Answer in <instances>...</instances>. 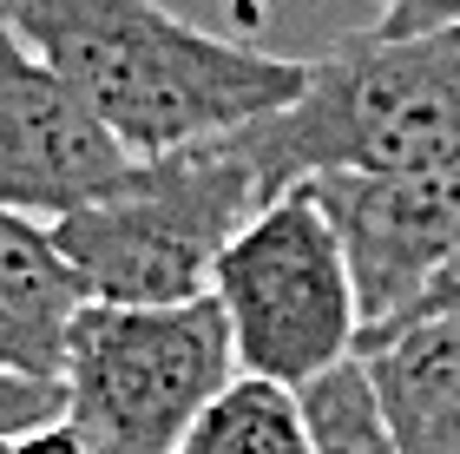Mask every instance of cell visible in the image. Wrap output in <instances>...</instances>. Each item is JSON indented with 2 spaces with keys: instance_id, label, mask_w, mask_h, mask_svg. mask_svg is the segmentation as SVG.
I'll use <instances>...</instances> for the list:
<instances>
[{
  "instance_id": "cell-1",
  "label": "cell",
  "mask_w": 460,
  "mask_h": 454,
  "mask_svg": "<svg viewBox=\"0 0 460 454\" xmlns=\"http://www.w3.org/2000/svg\"><path fill=\"white\" fill-rule=\"evenodd\" d=\"M0 20L66 79L125 158L230 138L309 86V59L224 40L158 0H0Z\"/></svg>"
},
{
  "instance_id": "cell-2",
  "label": "cell",
  "mask_w": 460,
  "mask_h": 454,
  "mask_svg": "<svg viewBox=\"0 0 460 454\" xmlns=\"http://www.w3.org/2000/svg\"><path fill=\"white\" fill-rule=\"evenodd\" d=\"M237 138L270 198L323 172H460V27L349 33L309 59V86L283 112Z\"/></svg>"
},
{
  "instance_id": "cell-3",
  "label": "cell",
  "mask_w": 460,
  "mask_h": 454,
  "mask_svg": "<svg viewBox=\"0 0 460 454\" xmlns=\"http://www.w3.org/2000/svg\"><path fill=\"white\" fill-rule=\"evenodd\" d=\"M270 191L250 165L243 138H204V146L132 158L112 191L53 218L59 251L73 257L93 303H191L211 297V271L224 244L250 224Z\"/></svg>"
},
{
  "instance_id": "cell-4",
  "label": "cell",
  "mask_w": 460,
  "mask_h": 454,
  "mask_svg": "<svg viewBox=\"0 0 460 454\" xmlns=\"http://www.w3.org/2000/svg\"><path fill=\"white\" fill-rule=\"evenodd\" d=\"M237 376L217 297L191 303H86L66 343V428L93 454H178L204 402Z\"/></svg>"
},
{
  "instance_id": "cell-5",
  "label": "cell",
  "mask_w": 460,
  "mask_h": 454,
  "mask_svg": "<svg viewBox=\"0 0 460 454\" xmlns=\"http://www.w3.org/2000/svg\"><path fill=\"white\" fill-rule=\"evenodd\" d=\"M211 297L230 323L243 376L309 388L362 349L349 257L309 184H289L250 211V224L224 244L211 271Z\"/></svg>"
},
{
  "instance_id": "cell-6",
  "label": "cell",
  "mask_w": 460,
  "mask_h": 454,
  "mask_svg": "<svg viewBox=\"0 0 460 454\" xmlns=\"http://www.w3.org/2000/svg\"><path fill=\"white\" fill-rule=\"evenodd\" d=\"M303 184L349 257L362 343L394 329L460 251V172H323Z\"/></svg>"
},
{
  "instance_id": "cell-7",
  "label": "cell",
  "mask_w": 460,
  "mask_h": 454,
  "mask_svg": "<svg viewBox=\"0 0 460 454\" xmlns=\"http://www.w3.org/2000/svg\"><path fill=\"white\" fill-rule=\"evenodd\" d=\"M132 172L125 146L0 20V211L66 218Z\"/></svg>"
},
{
  "instance_id": "cell-8",
  "label": "cell",
  "mask_w": 460,
  "mask_h": 454,
  "mask_svg": "<svg viewBox=\"0 0 460 454\" xmlns=\"http://www.w3.org/2000/svg\"><path fill=\"white\" fill-rule=\"evenodd\" d=\"M73 257L59 251L47 218L0 211V369L33 382H59L73 323L86 309Z\"/></svg>"
},
{
  "instance_id": "cell-9",
  "label": "cell",
  "mask_w": 460,
  "mask_h": 454,
  "mask_svg": "<svg viewBox=\"0 0 460 454\" xmlns=\"http://www.w3.org/2000/svg\"><path fill=\"white\" fill-rule=\"evenodd\" d=\"M355 356L408 454H460V316L394 323Z\"/></svg>"
},
{
  "instance_id": "cell-10",
  "label": "cell",
  "mask_w": 460,
  "mask_h": 454,
  "mask_svg": "<svg viewBox=\"0 0 460 454\" xmlns=\"http://www.w3.org/2000/svg\"><path fill=\"white\" fill-rule=\"evenodd\" d=\"M178 454H316V448H309V415L296 388L237 369L204 402V415L178 441Z\"/></svg>"
},
{
  "instance_id": "cell-11",
  "label": "cell",
  "mask_w": 460,
  "mask_h": 454,
  "mask_svg": "<svg viewBox=\"0 0 460 454\" xmlns=\"http://www.w3.org/2000/svg\"><path fill=\"white\" fill-rule=\"evenodd\" d=\"M296 396H303L309 448L316 454H408L394 441V428L382 422V402H375V388H368L362 356L316 376L309 388H296Z\"/></svg>"
},
{
  "instance_id": "cell-12",
  "label": "cell",
  "mask_w": 460,
  "mask_h": 454,
  "mask_svg": "<svg viewBox=\"0 0 460 454\" xmlns=\"http://www.w3.org/2000/svg\"><path fill=\"white\" fill-rule=\"evenodd\" d=\"M66 415V396H59V382H33V376H7L0 369V435H33V428H47Z\"/></svg>"
},
{
  "instance_id": "cell-13",
  "label": "cell",
  "mask_w": 460,
  "mask_h": 454,
  "mask_svg": "<svg viewBox=\"0 0 460 454\" xmlns=\"http://www.w3.org/2000/svg\"><path fill=\"white\" fill-rule=\"evenodd\" d=\"M441 27H460V0H382V20H375V33H441Z\"/></svg>"
},
{
  "instance_id": "cell-14",
  "label": "cell",
  "mask_w": 460,
  "mask_h": 454,
  "mask_svg": "<svg viewBox=\"0 0 460 454\" xmlns=\"http://www.w3.org/2000/svg\"><path fill=\"white\" fill-rule=\"evenodd\" d=\"M414 316H460V251H454V257L441 263V277L428 283V297L414 303L402 323H414Z\"/></svg>"
},
{
  "instance_id": "cell-15",
  "label": "cell",
  "mask_w": 460,
  "mask_h": 454,
  "mask_svg": "<svg viewBox=\"0 0 460 454\" xmlns=\"http://www.w3.org/2000/svg\"><path fill=\"white\" fill-rule=\"evenodd\" d=\"M13 454H93V448L66 428V415H59V422H47V428H33V435H20Z\"/></svg>"
},
{
  "instance_id": "cell-16",
  "label": "cell",
  "mask_w": 460,
  "mask_h": 454,
  "mask_svg": "<svg viewBox=\"0 0 460 454\" xmlns=\"http://www.w3.org/2000/svg\"><path fill=\"white\" fill-rule=\"evenodd\" d=\"M0 454H13V435H0Z\"/></svg>"
}]
</instances>
